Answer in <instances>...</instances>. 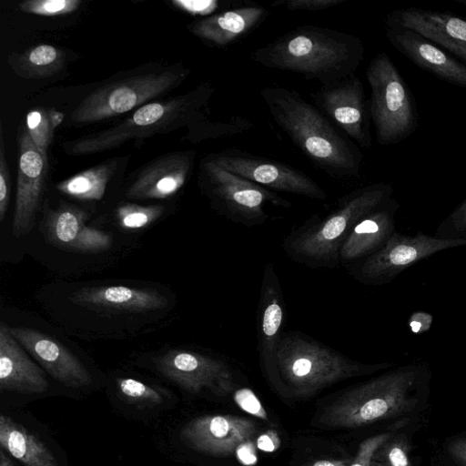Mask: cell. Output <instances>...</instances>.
I'll return each instance as SVG.
<instances>
[{
    "mask_svg": "<svg viewBox=\"0 0 466 466\" xmlns=\"http://www.w3.org/2000/svg\"><path fill=\"white\" fill-rule=\"evenodd\" d=\"M259 94L274 122L317 168L338 179L360 177L362 153L318 107L284 86Z\"/></svg>",
    "mask_w": 466,
    "mask_h": 466,
    "instance_id": "1",
    "label": "cell"
},
{
    "mask_svg": "<svg viewBox=\"0 0 466 466\" xmlns=\"http://www.w3.org/2000/svg\"><path fill=\"white\" fill-rule=\"evenodd\" d=\"M364 53L361 40L354 35L307 25L256 49L251 59L264 67L289 71L325 85L354 74Z\"/></svg>",
    "mask_w": 466,
    "mask_h": 466,
    "instance_id": "2",
    "label": "cell"
},
{
    "mask_svg": "<svg viewBox=\"0 0 466 466\" xmlns=\"http://www.w3.org/2000/svg\"><path fill=\"white\" fill-rule=\"evenodd\" d=\"M390 184L378 182L343 196L324 217L313 215L283 239L285 254L309 268H336L339 250L354 226L391 198Z\"/></svg>",
    "mask_w": 466,
    "mask_h": 466,
    "instance_id": "3",
    "label": "cell"
},
{
    "mask_svg": "<svg viewBox=\"0 0 466 466\" xmlns=\"http://www.w3.org/2000/svg\"><path fill=\"white\" fill-rule=\"evenodd\" d=\"M214 93L212 84L205 81L187 93L151 101L110 127L65 142L64 151L73 157L97 154L127 141L138 142L183 127L189 128L207 116Z\"/></svg>",
    "mask_w": 466,
    "mask_h": 466,
    "instance_id": "4",
    "label": "cell"
},
{
    "mask_svg": "<svg viewBox=\"0 0 466 466\" xmlns=\"http://www.w3.org/2000/svg\"><path fill=\"white\" fill-rule=\"evenodd\" d=\"M422 369L406 366L358 384L339 395L320 421L335 428H359L407 416L418 408Z\"/></svg>",
    "mask_w": 466,
    "mask_h": 466,
    "instance_id": "5",
    "label": "cell"
},
{
    "mask_svg": "<svg viewBox=\"0 0 466 466\" xmlns=\"http://www.w3.org/2000/svg\"><path fill=\"white\" fill-rule=\"evenodd\" d=\"M391 365L366 364L352 360L299 330L283 331L276 355L278 382L294 394L303 396Z\"/></svg>",
    "mask_w": 466,
    "mask_h": 466,
    "instance_id": "6",
    "label": "cell"
},
{
    "mask_svg": "<svg viewBox=\"0 0 466 466\" xmlns=\"http://www.w3.org/2000/svg\"><path fill=\"white\" fill-rule=\"evenodd\" d=\"M190 75L183 64H147L116 75L87 94L70 115L74 125H87L132 112L163 98Z\"/></svg>",
    "mask_w": 466,
    "mask_h": 466,
    "instance_id": "7",
    "label": "cell"
},
{
    "mask_svg": "<svg viewBox=\"0 0 466 466\" xmlns=\"http://www.w3.org/2000/svg\"><path fill=\"white\" fill-rule=\"evenodd\" d=\"M366 78L378 143L390 146L408 138L418 126L416 105L408 85L386 53H379L371 59Z\"/></svg>",
    "mask_w": 466,
    "mask_h": 466,
    "instance_id": "8",
    "label": "cell"
},
{
    "mask_svg": "<svg viewBox=\"0 0 466 466\" xmlns=\"http://www.w3.org/2000/svg\"><path fill=\"white\" fill-rule=\"evenodd\" d=\"M198 181L213 209L247 228L260 226L268 219V206L292 207L277 192L223 169L207 157L199 162Z\"/></svg>",
    "mask_w": 466,
    "mask_h": 466,
    "instance_id": "9",
    "label": "cell"
},
{
    "mask_svg": "<svg viewBox=\"0 0 466 466\" xmlns=\"http://www.w3.org/2000/svg\"><path fill=\"white\" fill-rule=\"evenodd\" d=\"M465 245L466 238H434L422 233L406 236L394 232L381 248L346 268L362 284L381 285L422 259Z\"/></svg>",
    "mask_w": 466,
    "mask_h": 466,
    "instance_id": "10",
    "label": "cell"
},
{
    "mask_svg": "<svg viewBox=\"0 0 466 466\" xmlns=\"http://www.w3.org/2000/svg\"><path fill=\"white\" fill-rule=\"evenodd\" d=\"M223 169L272 191L291 193L316 200L327 198L326 191L303 171L274 159L227 148L206 156Z\"/></svg>",
    "mask_w": 466,
    "mask_h": 466,
    "instance_id": "11",
    "label": "cell"
},
{
    "mask_svg": "<svg viewBox=\"0 0 466 466\" xmlns=\"http://www.w3.org/2000/svg\"><path fill=\"white\" fill-rule=\"evenodd\" d=\"M310 97L314 106L350 140L363 148L371 147L369 101L363 84L355 74L321 85Z\"/></svg>",
    "mask_w": 466,
    "mask_h": 466,
    "instance_id": "12",
    "label": "cell"
},
{
    "mask_svg": "<svg viewBox=\"0 0 466 466\" xmlns=\"http://www.w3.org/2000/svg\"><path fill=\"white\" fill-rule=\"evenodd\" d=\"M157 365L166 378L193 394L208 390L223 397L235 387L230 365L221 358L206 353L173 350L159 357Z\"/></svg>",
    "mask_w": 466,
    "mask_h": 466,
    "instance_id": "13",
    "label": "cell"
},
{
    "mask_svg": "<svg viewBox=\"0 0 466 466\" xmlns=\"http://www.w3.org/2000/svg\"><path fill=\"white\" fill-rule=\"evenodd\" d=\"M18 166L12 229L15 237L26 235L33 228L46 190L49 164L25 126L17 134Z\"/></svg>",
    "mask_w": 466,
    "mask_h": 466,
    "instance_id": "14",
    "label": "cell"
},
{
    "mask_svg": "<svg viewBox=\"0 0 466 466\" xmlns=\"http://www.w3.org/2000/svg\"><path fill=\"white\" fill-rule=\"evenodd\" d=\"M256 426L252 420L231 414L197 417L180 430L181 441L188 448L216 457L230 456L245 441L252 440Z\"/></svg>",
    "mask_w": 466,
    "mask_h": 466,
    "instance_id": "15",
    "label": "cell"
},
{
    "mask_svg": "<svg viewBox=\"0 0 466 466\" xmlns=\"http://www.w3.org/2000/svg\"><path fill=\"white\" fill-rule=\"evenodd\" d=\"M194 150L161 155L130 176L126 197L130 199H164L176 195L190 177L195 166Z\"/></svg>",
    "mask_w": 466,
    "mask_h": 466,
    "instance_id": "16",
    "label": "cell"
},
{
    "mask_svg": "<svg viewBox=\"0 0 466 466\" xmlns=\"http://www.w3.org/2000/svg\"><path fill=\"white\" fill-rule=\"evenodd\" d=\"M285 300L274 265H264L256 317L257 349L266 374L277 381L276 355L283 333Z\"/></svg>",
    "mask_w": 466,
    "mask_h": 466,
    "instance_id": "17",
    "label": "cell"
},
{
    "mask_svg": "<svg viewBox=\"0 0 466 466\" xmlns=\"http://www.w3.org/2000/svg\"><path fill=\"white\" fill-rule=\"evenodd\" d=\"M386 23L411 30L466 63V20L448 12L416 7L390 12Z\"/></svg>",
    "mask_w": 466,
    "mask_h": 466,
    "instance_id": "18",
    "label": "cell"
},
{
    "mask_svg": "<svg viewBox=\"0 0 466 466\" xmlns=\"http://www.w3.org/2000/svg\"><path fill=\"white\" fill-rule=\"evenodd\" d=\"M386 38L390 45L417 66L439 78L466 87V64L447 51L407 28L386 23Z\"/></svg>",
    "mask_w": 466,
    "mask_h": 466,
    "instance_id": "19",
    "label": "cell"
},
{
    "mask_svg": "<svg viewBox=\"0 0 466 466\" xmlns=\"http://www.w3.org/2000/svg\"><path fill=\"white\" fill-rule=\"evenodd\" d=\"M11 334L56 380L71 388L92 383L83 363L63 345L46 334L28 328H9Z\"/></svg>",
    "mask_w": 466,
    "mask_h": 466,
    "instance_id": "20",
    "label": "cell"
},
{
    "mask_svg": "<svg viewBox=\"0 0 466 466\" xmlns=\"http://www.w3.org/2000/svg\"><path fill=\"white\" fill-rule=\"evenodd\" d=\"M88 214L80 208L64 203L50 210L46 234L55 246L81 253H98L111 246L112 238L105 231L86 225Z\"/></svg>",
    "mask_w": 466,
    "mask_h": 466,
    "instance_id": "21",
    "label": "cell"
},
{
    "mask_svg": "<svg viewBox=\"0 0 466 466\" xmlns=\"http://www.w3.org/2000/svg\"><path fill=\"white\" fill-rule=\"evenodd\" d=\"M268 14L266 8L251 4L196 20L187 30L209 46L227 47L249 34Z\"/></svg>",
    "mask_w": 466,
    "mask_h": 466,
    "instance_id": "22",
    "label": "cell"
},
{
    "mask_svg": "<svg viewBox=\"0 0 466 466\" xmlns=\"http://www.w3.org/2000/svg\"><path fill=\"white\" fill-rule=\"evenodd\" d=\"M398 203L392 198L361 218L339 250V265L350 266L378 251L395 232Z\"/></svg>",
    "mask_w": 466,
    "mask_h": 466,
    "instance_id": "23",
    "label": "cell"
},
{
    "mask_svg": "<svg viewBox=\"0 0 466 466\" xmlns=\"http://www.w3.org/2000/svg\"><path fill=\"white\" fill-rule=\"evenodd\" d=\"M45 371L27 356L5 324L0 326V390L25 394L47 390Z\"/></svg>",
    "mask_w": 466,
    "mask_h": 466,
    "instance_id": "24",
    "label": "cell"
},
{
    "mask_svg": "<svg viewBox=\"0 0 466 466\" xmlns=\"http://www.w3.org/2000/svg\"><path fill=\"white\" fill-rule=\"evenodd\" d=\"M70 299L80 306L113 312H144L167 304L166 298L156 290L125 286L85 288L76 291Z\"/></svg>",
    "mask_w": 466,
    "mask_h": 466,
    "instance_id": "25",
    "label": "cell"
},
{
    "mask_svg": "<svg viewBox=\"0 0 466 466\" xmlns=\"http://www.w3.org/2000/svg\"><path fill=\"white\" fill-rule=\"evenodd\" d=\"M130 155L108 158L56 184V188L69 198L83 201L103 198L115 177L125 171Z\"/></svg>",
    "mask_w": 466,
    "mask_h": 466,
    "instance_id": "26",
    "label": "cell"
},
{
    "mask_svg": "<svg viewBox=\"0 0 466 466\" xmlns=\"http://www.w3.org/2000/svg\"><path fill=\"white\" fill-rule=\"evenodd\" d=\"M0 445L24 466H58L52 451L36 434L5 414L0 415Z\"/></svg>",
    "mask_w": 466,
    "mask_h": 466,
    "instance_id": "27",
    "label": "cell"
},
{
    "mask_svg": "<svg viewBox=\"0 0 466 466\" xmlns=\"http://www.w3.org/2000/svg\"><path fill=\"white\" fill-rule=\"evenodd\" d=\"M66 53L53 45L40 44L22 53H11L7 63L13 72L25 79H42L60 72L66 66Z\"/></svg>",
    "mask_w": 466,
    "mask_h": 466,
    "instance_id": "28",
    "label": "cell"
},
{
    "mask_svg": "<svg viewBox=\"0 0 466 466\" xmlns=\"http://www.w3.org/2000/svg\"><path fill=\"white\" fill-rule=\"evenodd\" d=\"M64 113L53 107L37 106L25 116V127L36 147L47 156L56 128L63 122Z\"/></svg>",
    "mask_w": 466,
    "mask_h": 466,
    "instance_id": "29",
    "label": "cell"
},
{
    "mask_svg": "<svg viewBox=\"0 0 466 466\" xmlns=\"http://www.w3.org/2000/svg\"><path fill=\"white\" fill-rule=\"evenodd\" d=\"M252 127L253 124L240 116H233L226 121H211L206 116L189 127L187 137L194 142L218 139L244 133Z\"/></svg>",
    "mask_w": 466,
    "mask_h": 466,
    "instance_id": "30",
    "label": "cell"
},
{
    "mask_svg": "<svg viewBox=\"0 0 466 466\" xmlns=\"http://www.w3.org/2000/svg\"><path fill=\"white\" fill-rule=\"evenodd\" d=\"M165 212L162 205L142 206L135 203H124L116 209V218L119 226L125 229H140L147 227Z\"/></svg>",
    "mask_w": 466,
    "mask_h": 466,
    "instance_id": "31",
    "label": "cell"
},
{
    "mask_svg": "<svg viewBox=\"0 0 466 466\" xmlns=\"http://www.w3.org/2000/svg\"><path fill=\"white\" fill-rule=\"evenodd\" d=\"M409 453L408 438L405 435H390L375 451L370 466H414Z\"/></svg>",
    "mask_w": 466,
    "mask_h": 466,
    "instance_id": "32",
    "label": "cell"
},
{
    "mask_svg": "<svg viewBox=\"0 0 466 466\" xmlns=\"http://www.w3.org/2000/svg\"><path fill=\"white\" fill-rule=\"evenodd\" d=\"M116 383L120 393L131 402L157 405L167 396L166 390L133 378H119Z\"/></svg>",
    "mask_w": 466,
    "mask_h": 466,
    "instance_id": "33",
    "label": "cell"
},
{
    "mask_svg": "<svg viewBox=\"0 0 466 466\" xmlns=\"http://www.w3.org/2000/svg\"><path fill=\"white\" fill-rule=\"evenodd\" d=\"M81 4L80 0H26L20 3L18 8L35 15L60 16L76 11Z\"/></svg>",
    "mask_w": 466,
    "mask_h": 466,
    "instance_id": "34",
    "label": "cell"
},
{
    "mask_svg": "<svg viewBox=\"0 0 466 466\" xmlns=\"http://www.w3.org/2000/svg\"><path fill=\"white\" fill-rule=\"evenodd\" d=\"M11 194V176L5 157L4 128L0 121V222L5 218Z\"/></svg>",
    "mask_w": 466,
    "mask_h": 466,
    "instance_id": "35",
    "label": "cell"
},
{
    "mask_svg": "<svg viewBox=\"0 0 466 466\" xmlns=\"http://www.w3.org/2000/svg\"><path fill=\"white\" fill-rule=\"evenodd\" d=\"M171 4L190 15L210 16L222 5L218 0H172Z\"/></svg>",
    "mask_w": 466,
    "mask_h": 466,
    "instance_id": "36",
    "label": "cell"
},
{
    "mask_svg": "<svg viewBox=\"0 0 466 466\" xmlns=\"http://www.w3.org/2000/svg\"><path fill=\"white\" fill-rule=\"evenodd\" d=\"M347 0H277L274 7H284L289 11H321L333 8Z\"/></svg>",
    "mask_w": 466,
    "mask_h": 466,
    "instance_id": "37",
    "label": "cell"
},
{
    "mask_svg": "<svg viewBox=\"0 0 466 466\" xmlns=\"http://www.w3.org/2000/svg\"><path fill=\"white\" fill-rule=\"evenodd\" d=\"M390 435V433H381L364 440L359 445L357 453L349 466H370L375 451Z\"/></svg>",
    "mask_w": 466,
    "mask_h": 466,
    "instance_id": "38",
    "label": "cell"
},
{
    "mask_svg": "<svg viewBox=\"0 0 466 466\" xmlns=\"http://www.w3.org/2000/svg\"><path fill=\"white\" fill-rule=\"evenodd\" d=\"M234 400L237 405L246 412L262 420H268V414L255 393L247 388L234 392Z\"/></svg>",
    "mask_w": 466,
    "mask_h": 466,
    "instance_id": "39",
    "label": "cell"
},
{
    "mask_svg": "<svg viewBox=\"0 0 466 466\" xmlns=\"http://www.w3.org/2000/svg\"><path fill=\"white\" fill-rule=\"evenodd\" d=\"M432 319L431 314L424 311H416L410 315L408 324L413 333L420 334L430 330Z\"/></svg>",
    "mask_w": 466,
    "mask_h": 466,
    "instance_id": "40",
    "label": "cell"
},
{
    "mask_svg": "<svg viewBox=\"0 0 466 466\" xmlns=\"http://www.w3.org/2000/svg\"><path fill=\"white\" fill-rule=\"evenodd\" d=\"M448 452L458 466H466V436L453 439L448 445Z\"/></svg>",
    "mask_w": 466,
    "mask_h": 466,
    "instance_id": "41",
    "label": "cell"
},
{
    "mask_svg": "<svg viewBox=\"0 0 466 466\" xmlns=\"http://www.w3.org/2000/svg\"><path fill=\"white\" fill-rule=\"evenodd\" d=\"M447 222L456 232H466V198L451 213Z\"/></svg>",
    "mask_w": 466,
    "mask_h": 466,
    "instance_id": "42",
    "label": "cell"
},
{
    "mask_svg": "<svg viewBox=\"0 0 466 466\" xmlns=\"http://www.w3.org/2000/svg\"><path fill=\"white\" fill-rule=\"evenodd\" d=\"M235 453L238 460L244 465H253L257 462V453L252 440L240 444Z\"/></svg>",
    "mask_w": 466,
    "mask_h": 466,
    "instance_id": "43",
    "label": "cell"
},
{
    "mask_svg": "<svg viewBox=\"0 0 466 466\" xmlns=\"http://www.w3.org/2000/svg\"><path fill=\"white\" fill-rule=\"evenodd\" d=\"M280 445V440L275 431L269 430L261 434L257 440V447L267 452L276 451Z\"/></svg>",
    "mask_w": 466,
    "mask_h": 466,
    "instance_id": "44",
    "label": "cell"
},
{
    "mask_svg": "<svg viewBox=\"0 0 466 466\" xmlns=\"http://www.w3.org/2000/svg\"><path fill=\"white\" fill-rule=\"evenodd\" d=\"M309 466H349L345 461L322 459L315 461Z\"/></svg>",
    "mask_w": 466,
    "mask_h": 466,
    "instance_id": "45",
    "label": "cell"
},
{
    "mask_svg": "<svg viewBox=\"0 0 466 466\" xmlns=\"http://www.w3.org/2000/svg\"><path fill=\"white\" fill-rule=\"evenodd\" d=\"M0 466H14L12 461L5 454L4 449H0Z\"/></svg>",
    "mask_w": 466,
    "mask_h": 466,
    "instance_id": "46",
    "label": "cell"
},
{
    "mask_svg": "<svg viewBox=\"0 0 466 466\" xmlns=\"http://www.w3.org/2000/svg\"><path fill=\"white\" fill-rule=\"evenodd\" d=\"M456 2H458L461 5H466V0H456Z\"/></svg>",
    "mask_w": 466,
    "mask_h": 466,
    "instance_id": "47",
    "label": "cell"
}]
</instances>
